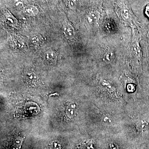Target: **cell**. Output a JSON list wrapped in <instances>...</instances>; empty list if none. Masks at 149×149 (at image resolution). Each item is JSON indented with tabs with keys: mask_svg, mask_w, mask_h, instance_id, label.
I'll list each match as a JSON object with an SVG mask.
<instances>
[{
	"mask_svg": "<svg viewBox=\"0 0 149 149\" xmlns=\"http://www.w3.org/2000/svg\"><path fill=\"white\" fill-rule=\"evenodd\" d=\"M116 10L124 23L132 29L140 28L141 24L133 14L127 0H115Z\"/></svg>",
	"mask_w": 149,
	"mask_h": 149,
	"instance_id": "cell-1",
	"label": "cell"
},
{
	"mask_svg": "<svg viewBox=\"0 0 149 149\" xmlns=\"http://www.w3.org/2000/svg\"><path fill=\"white\" fill-rule=\"evenodd\" d=\"M136 29V28H135ZM135 29H133V38L131 43V54L138 60H141L142 56V49L140 45V37L139 34H136Z\"/></svg>",
	"mask_w": 149,
	"mask_h": 149,
	"instance_id": "cell-2",
	"label": "cell"
},
{
	"mask_svg": "<svg viewBox=\"0 0 149 149\" xmlns=\"http://www.w3.org/2000/svg\"><path fill=\"white\" fill-rule=\"evenodd\" d=\"M102 14L99 10L93 9L90 11L86 16V21L91 25H95L98 24Z\"/></svg>",
	"mask_w": 149,
	"mask_h": 149,
	"instance_id": "cell-3",
	"label": "cell"
},
{
	"mask_svg": "<svg viewBox=\"0 0 149 149\" xmlns=\"http://www.w3.org/2000/svg\"><path fill=\"white\" fill-rule=\"evenodd\" d=\"M63 33L67 39L68 40L74 39L75 36V30L73 26L70 23L66 22L63 27Z\"/></svg>",
	"mask_w": 149,
	"mask_h": 149,
	"instance_id": "cell-4",
	"label": "cell"
},
{
	"mask_svg": "<svg viewBox=\"0 0 149 149\" xmlns=\"http://www.w3.org/2000/svg\"><path fill=\"white\" fill-rule=\"evenodd\" d=\"M6 21L9 25L15 28L18 27V22L16 17L11 13L9 10H6L4 13Z\"/></svg>",
	"mask_w": 149,
	"mask_h": 149,
	"instance_id": "cell-5",
	"label": "cell"
},
{
	"mask_svg": "<svg viewBox=\"0 0 149 149\" xmlns=\"http://www.w3.org/2000/svg\"><path fill=\"white\" fill-rule=\"evenodd\" d=\"M102 56L104 60L107 62L112 61L116 56L114 49L110 47H107L104 49Z\"/></svg>",
	"mask_w": 149,
	"mask_h": 149,
	"instance_id": "cell-6",
	"label": "cell"
},
{
	"mask_svg": "<svg viewBox=\"0 0 149 149\" xmlns=\"http://www.w3.org/2000/svg\"><path fill=\"white\" fill-rule=\"evenodd\" d=\"M23 13L29 16H35L38 14L39 10L37 7L33 5H27L23 8Z\"/></svg>",
	"mask_w": 149,
	"mask_h": 149,
	"instance_id": "cell-7",
	"label": "cell"
},
{
	"mask_svg": "<svg viewBox=\"0 0 149 149\" xmlns=\"http://www.w3.org/2000/svg\"><path fill=\"white\" fill-rule=\"evenodd\" d=\"M76 105L73 103L68 104L65 108V114L68 118H72L74 117L76 112Z\"/></svg>",
	"mask_w": 149,
	"mask_h": 149,
	"instance_id": "cell-8",
	"label": "cell"
},
{
	"mask_svg": "<svg viewBox=\"0 0 149 149\" xmlns=\"http://www.w3.org/2000/svg\"><path fill=\"white\" fill-rule=\"evenodd\" d=\"M57 56L55 52L52 50L48 51L45 55V58L48 62L52 63L56 59Z\"/></svg>",
	"mask_w": 149,
	"mask_h": 149,
	"instance_id": "cell-9",
	"label": "cell"
},
{
	"mask_svg": "<svg viewBox=\"0 0 149 149\" xmlns=\"http://www.w3.org/2000/svg\"><path fill=\"white\" fill-rule=\"evenodd\" d=\"M26 77L29 83L34 85L37 83L39 80V77L34 72H27L26 75Z\"/></svg>",
	"mask_w": 149,
	"mask_h": 149,
	"instance_id": "cell-10",
	"label": "cell"
},
{
	"mask_svg": "<svg viewBox=\"0 0 149 149\" xmlns=\"http://www.w3.org/2000/svg\"><path fill=\"white\" fill-rule=\"evenodd\" d=\"M78 0H68V6L72 10H75L77 8Z\"/></svg>",
	"mask_w": 149,
	"mask_h": 149,
	"instance_id": "cell-11",
	"label": "cell"
},
{
	"mask_svg": "<svg viewBox=\"0 0 149 149\" xmlns=\"http://www.w3.org/2000/svg\"><path fill=\"white\" fill-rule=\"evenodd\" d=\"M145 13L149 19V3L145 7Z\"/></svg>",
	"mask_w": 149,
	"mask_h": 149,
	"instance_id": "cell-12",
	"label": "cell"
},
{
	"mask_svg": "<svg viewBox=\"0 0 149 149\" xmlns=\"http://www.w3.org/2000/svg\"><path fill=\"white\" fill-rule=\"evenodd\" d=\"M146 36L147 39L148 40V42L149 43V24L148 25V30H147L146 33Z\"/></svg>",
	"mask_w": 149,
	"mask_h": 149,
	"instance_id": "cell-13",
	"label": "cell"
},
{
	"mask_svg": "<svg viewBox=\"0 0 149 149\" xmlns=\"http://www.w3.org/2000/svg\"><path fill=\"white\" fill-rule=\"evenodd\" d=\"M148 56H149V54H148Z\"/></svg>",
	"mask_w": 149,
	"mask_h": 149,
	"instance_id": "cell-14",
	"label": "cell"
}]
</instances>
